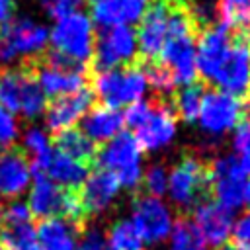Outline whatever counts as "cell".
Here are the masks:
<instances>
[{
	"mask_svg": "<svg viewBox=\"0 0 250 250\" xmlns=\"http://www.w3.org/2000/svg\"><path fill=\"white\" fill-rule=\"evenodd\" d=\"M125 125H129L135 133L133 137L141 145L143 150H162L166 148L178 131L176 111L168 102H135L123 113Z\"/></svg>",
	"mask_w": 250,
	"mask_h": 250,
	"instance_id": "obj_1",
	"label": "cell"
},
{
	"mask_svg": "<svg viewBox=\"0 0 250 250\" xmlns=\"http://www.w3.org/2000/svg\"><path fill=\"white\" fill-rule=\"evenodd\" d=\"M49 43L53 55L70 64L84 66L88 61H92L96 47L94 21L80 10L62 14L55 18L53 27L49 29Z\"/></svg>",
	"mask_w": 250,
	"mask_h": 250,
	"instance_id": "obj_2",
	"label": "cell"
},
{
	"mask_svg": "<svg viewBox=\"0 0 250 250\" xmlns=\"http://www.w3.org/2000/svg\"><path fill=\"white\" fill-rule=\"evenodd\" d=\"M25 205L31 217H39L41 221L61 217L78 227H82V223L86 221L76 189H64L41 174L29 186V195Z\"/></svg>",
	"mask_w": 250,
	"mask_h": 250,
	"instance_id": "obj_3",
	"label": "cell"
},
{
	"mask_svg": "<svg viewBox=\"0 0 250 250\" xmlns=\"http://www.w3.org/2000/svg\"><path fill=\"white\" fill-rule=\"evenodd\" d=\"M0 105L25 119H35L45 113L47 96L39 88L31 66H18L0 74Z\"/></svg>",
	"mask_w": 250,
	"mask_h": 250,
	"instance_id": "obj_4",
	"label": "cell"
},
{
	"mask_svg": "<svg viewBox=\"0 0 250 250\" xmlns=\"http://www.w3.org/2000/svg\"><path fill=\"white\" fill-rule=\"evenodd\" d=\"M96 160L102 170L115 176L119 188L137 189L143 182V148L133 133L121 131L105 146L96 152Z\"/></svg>",
	"mask_w": 250,
	"mask_h": 250,
	"instance_id": "obj_5",
	"label": "cell"
},
{
	"mask_svg": "<svg viewBox=\"0 0 250 250\" xmlns=\"http://www.w3.org/2000/svg\"><path fill=\"white\" fill-rule=\"evenodd\" d=\"M49 45V29L27 18L18 16L0 27V62L10 64L18 59H35Z\"/></svg>",
	"mask_w": 250,
	"mask_h": 250,
	"instance_id": "obj_6",
	"label": "cell"
},
{
	"mask_svg": "<svg viewBox=\"0 0 250 250\" xmlns=\"http://www.w3.org/2000/svg\"><path fill=\"white\" fill-rule=\"evenodd\" d=\"M92 84H94L92 94H96L102 100V105L113 109L141 102L148 88L145 72L139 64H127V66L96 72Z\"/></svg>",
	"mask_w": 250,
	"mask_h": 250,
	"instance_id": "obj_7",
	"label": "cell"
},
{
	"mask_svg": "<svg viewBox=\"0 0 250 250\" xmlns=\"http://www.w3.org/2000/svg\"><path fill=\"white\" fill-rule=\"evenodd\" d=\"M211 82L236 98L250 92V27L234 29L232 41Z\"/></svg>",
	"mask_w": 250,
	"mask_h": 250,
	"instance_id": "obj_8",
	"label": "cell"
},
{
	"mask_svg": "<svg viewBox=\"0 0 250 250\" xmlns=\"http://www.w3.org/2000/svg\"><path fill=\"white\" fill-rule=\"evenodd\" d=\"M209 189V174L207 166L197 156H182L180 162L168 174V189L172 203L180 209L195 207L205 191Z\"/></svg>",
	"mask_w": 250,
	"mask_h": 250,
	"instance_id": "obj_9",
	"label": "cell"
},
{
	"mask_svg": "<svg viewBox=\"0 0 250 250\" xmlns=\"http://www.w3.org/2000/svg\"><path fill=\"white\" fill-rule=\"evenodd\" d=\"M209 188L213 191V201L229 211H236L244 203V189L248 184V174L232 154L217 156L207 168Z\"/></svg>",
	"mask_w": 250,
	"mask_h": 250,
	"instance_id": "obj_10",
	"label": "cell"
},
{
	"mask_svg": "<svg viewBox=\"0 0 250 250\" xmlns=\"http://www.w3.org/2000/svg\"><path fill=\"white\" fill-rule=\"evenodd\" d=\"M31 68L45 96L61 98L86 88V66L70 64L61 57L53 55L51 51L43 61H39Z\"/></svg>",
	"mask_w": 250,
	"mask_h": 250,
	"instance_id": "obj_11",
	"label": "cell"
},
{
	"mask_svg": "<svg viewBox=\"0 0 250 250\" xmlns=\"http://www.w3.org/2000/svg\"><path fill=\"white\" fill-rule=\"evenodd\" d=\"M242 117H244V104L240 98L223 90H213L203 96L197 121L205 135L221 137L236 129Z\"/></svg>",
	"mask_w": 250,
	"mask_h": 250,
	"instance_id": "obj_12",
	"label": "cell"
},
{
	"mask_svg": "<svg viewBox=\"0 0 250 250\" xmlns=\"http://www.w3.org/2000/svg\"><path fill=\"white\" fill-rule=\"evenodd\" d=\"M137 35L131 27L119 25V27H107L102 31V35L96 39L92 62L96 72L119 68L133 64L137 57Z\"/></svg>",
	"mask_w": 250,
	"mask_h": 250,
	"instance_id": "obj_13",
	"label": "cell"
},
{
	"mask_svg": "<svg viewBox=\"0 0 250 250\" xmlns=\"http://www.w3.org/2000/svg\"><path fill=\"white\" fill-rule=\"evenodd\" d=\"M131 223L139 230L145 244H160L170 238L174 229V215L160 197L141 195L133 201Z\"/></svg>",
	"mask_w": 250,
	"mask_h": 250,
	"instance_id": "obj_14",
	"label": "cell"
},
{
	"mask_svg": "<svg viewBox=\"0 0 250 250\" xmlns=\"http://www.w3.org/2000/svg\"><path fill=\"white\" fill-rule=\"evenodd\" d=\"M174 0H154L148 4L146 12L141 18L137 35V51L145 57V61H156L162 53V47L168 39L170 16H172Z\"/></svg>",
	"mask_w": 250,
	"mask_h": 250,
	"instance_id": "obj_15",
	"label": "cell"
},
{
	"mask_svg": "<svg viewBox=\"0 0 250 250\" xmlns=\"http://www.w3.org/2000/svg\"><path fill=\"white\" fill-rule=\"evenodd\" d=\"M191 223L197 229L203 242L213 248H223L230 238L234 227L232 211L225 209L217 201H207V199L199 201L193 207Z\"/></svg>",
	"mask_w": 250,
	"mask_h": 250,
	"instance_id": "obj_16",
	"label": "cell"
},
{
	"mask_svg": "<svg viewBox=\"0 0 250 250\" xmlns=\"http://www.w3.org/2000/svg\"><path fill=\"white\" fill-rule=\"evenodd\" d=\"M234 29L219 23L209 25L203 31H199V39L195 45V66L197 74H201L205 80H213L230 41H232Z\"/></svg>",
	"mask_w": 250,
	"mask_h": 250,
	"instance_id": "obj_17",
	"label": "cell"
},
{
	"mask_svg": "<svg viewBox=\"0 0 250 250\" xmlns=\"http://www.w3.org/2000/svg\"><path fill=\"white\" fill-rule=\"evenodd\" d=\"M92 102H94V94L88 88L68 96L55 98L45 109V123L49 131L61 133V131L72 129L90 111Z\"/></svg>",
	"mask_w": 250,
	"mask_h": 250,
	"instance_id": "obj_18",
	"label": "cell"
},
{
	"mask_svg": "<svg viewBox=\"0 0 250 250\" xmlns=\"http://www.w3.org/2000/svg\"><path fill=\"white\" fill-rule=\"evenodd\" d=\"M119 182L115 180L113 174L105 172V170H96L90 172L88 178L84 180V184L76 189L80 205L84 215H98L104 213L105 209L111 207V203L115 201L117 193H119Z\"/></svg>",
	"mask_w": 250,
	"mask_h": 250,
	"instance_id": "obj_19",
	"label": "cell"
},
{
	"mask_svg": "<svg viewBox=\"0 0 250 250\" xmlns=\"http://www.w3.org/2000/svg\"><path fill=\"white\" fill-rule=\"evenodd\" d=\"M33 180V168L23 150L8 148L0 152V195L20 197L27 191Z\"/></svg>",
	"mask_w": 250,
	"mask_h": 250,
	"instance_id": "obj_20",
	"label": "cell"
},
{
	"mask_svg": "<svg viewBox=\"0 0 250 250\" xmlns=\"http://www.w3.org/2000/svg\"><path fill=\"white\" fill-rule=\"evenodd\" d=\"M150 0H90L92 21L107 27L137 23L146 12Z\"/></svg>",
	"mask_w": 250,
	"mask_h": 250,
	"instance_id": "obj_21",
	"label": "cell"
},
{
	"mask_svg": "<svg viewBox=\"0 0 250 250\" xmlns=\"http://www.w3.org/2000/svg\"><path fill=\"white\" fill-rule=\"evenodd\" d=\"M125 119L119 109L107 107V105H98L92 107L84 119H82V133L96 145V143H107L115 135L123 131Z\"/></svg>",
	"mask_w": 250,
	"mask_h": 250,
	"instance_id": "obj_22",
	"label": "cell"
},
{
	"mask_svg": "<svg viewBox=\"0 0 250 250\" xmlns=\"http://www.w3.org/2000/svg\"><path fill=\"white\" fill-rule=\"evenodd\" d=\"M35 236L39 250H74L80 227L61 217L43 219L35 229Z\"/></svg>",
	"mask_w": 250,
	"mask_h": 250,
	"instance_id": "obj_23",
	"label": "cell"
},
{
	"mask_svg": "<svg viewBox=\"0 0 250 250\" xmlns=\"http://www.w3.org/2000/svg\"><path fill=\"white\" fill-rule=\"evenodd\" d=\"M88 168L90 166L53 148V154L47 160L45 168L41 170V176H47L51 182H55L57 186H61L64 189H78L90 174Z\"/></svg>",
	"mask_w": 250,
	"mask_h": 250,
	"instance_id": "obj_24",
	"label": "cell"
},
{
	"mask_svg": "<svg viewBox=\"0 0 250 250\" xmlns=\"http://www.w3.org/2000/svg\"><path fill=\"white\" fill-rule=\"evenodd\" d=\"M55 150L90 166L92 160H96V145L80 131V129H66L57 133L55 137Z\"/></svg>",
	"mask_w": 250,
	"mask_h": 250,
	"instance_id": "obj_25",
	"label": "cell"
},
{
	"mask_svg": "<svg viewBox=\"0 0 250 250\" xmlns=\"http://www.w3.org/2000/svg\"><path fill=\"white\" fill-rule=\"evenodd\" d=\"M105 242L109 250H145V240L131 223V219H119L107 229Z\"/></svg>",
	"mask_w": 250,
	"mask_h": 250,
	"instance_id": "obj_26",
	"label": "cell"
},
{
	"mask_svg": "<svg viewBox=\"0 0 250 250\" xmlns=\"http://www.w3.org/2000/svg\"><path fill=\"white\" fill-rule=\"evenodd\" d=\"M23 148L31 156V160H29L31 168L41 174V170L45 168L47 160L53 154V145H51L47 133L43 129H39V127H29L23 133Z\"/></svg>",
	"mask_w": 250,
	"mask_h": 250,
	"instance_id": "obj_27",
	"label": "cell"
},
{
	"mask_svg": "<svg viewBox=\"0 0 250 250\" xmlns=\"http://www.w3.org/2000/svg\"><path fill=\"white\" fill-rule=\"evenodd\" d=\"M203 86L193 82L189 86H184L176 98H174V111L188 123L191 121H197V115H199V109H201V102H203Z\"/></svg>",
	"mask_w": 250,
	"mask_h": 250,
	"instance_id": "obj_28",
	"label": "cell"
},
{
	"mask_svg": "<svg viewBox=\"0 0 250 250\" xmlns=\"http://www.w3.org/2000/svg\"><path fill=\"white\" fill-rule=\"evenodd\" d=\"M166 250H207V244L199 236L191 219L182 217L178 223H174V229L170 232V244Z\"/></svg>",
	"mask_w": 250,
	"mask_h": 250,
	"instance_id": "obj_29",
	"label": "cell"
},
{
	"mask_svg": "<svg viewBox=\"0 0 250 250\" xmlns=\"http://www.w3.org/2000/svg\"><path fill=\"white\" fill-rule=\"evenodd\" d=\"M2 248L4 250H39L37 248V236L31 223L23 225H6L2 234Z\"/></svg>",
	"mask_w": 250,
	"mask_h": 250,
	"instance_id": "obj_30",
	"label": "cell"
},
{
	"mask_svg": "<svg viewBox=\"0 0 250 250\" xmlns=\"http://www.w3.org/2000/svg\"><path fill=\"white\" fill-rule=\"evenodd\" d=\"M215 10L223 25L230 29L250 27V0H219Z\"/></svg>",
	"mask_w": 250,
	"mask_h": 250,
	"instance_id": "obj_31",
	"label": "cell"
},
{
	"mask_svg": "<svg viewBox=\"0 0 250 250\" xmlns=\"http://www.w3.org/2000/svg\"><path fill=\"white\" fill-rule=\"evenodd\" d=\"M143 72H145V78H146V84L158 94V96H170L176 88L174 84V78L170 74V70L156 59V61H146L143 66Z\"/></svg>",
	"mask_w": 250,
	"mask_h": 250,
	"instance_id": "obj_32",
	"label": "cell"
},
{
	"mask_svg": "<svg viewBox=\"0 0 250 250\" xmlns=\"http://www.w3.org/2000/svg\"><path fill=\"white\" fill-rule=\"evenodd\" d=\"M141 184L146 189V195L162 197L168 189V170L162 164H152L146 172H143Z\"/></svg>",
	"mask_w": 250,
	"mask_h": 250,
	"instance_id": "obj_33",
	"label": "cell"
},
{
	"mask_svg": "<svg viewBox=\"0 0 250 250\" xmlns=\"http://www.w3.org/2000/svg\"><path fill=\"white\" fill-rule=\"evenodd\" d=\"M232 148H234V156L240 162V166L246 170V174H250V121H242L236 127Z\"/></svg>",
	"mask_w": 250,
	"mask_h": 250,
	"instance_id": "obj_34",
	"label": "cell"
},
{
	"mask_svg": "<svg viewBox=\"0 0 250 250\" xmlns=\"http://www.w3.org/2000/svg\"><path fill=\"white\" fill-rule=\"evenodd\" d=\"M20 137V125L14 113L0 105V152L8 150Z\"/></svg>",
	"mask_w": 250,
	"mask_h": 250,
	"instance_id": "obj_35",
	"label": "cell"
},
{
	"mask_svg": "<svg viewBox=\"0 0 250 250\" xmlns=\"http://www.w3.org/2000/svg\"><path fill=\"white\" fill-rule=\"evenodd\" d=\"M74 250H109L105 236L98 229H88L78 236Z\"/></svg>",
	"mask_w": 250,
	"mask_h": 250,
	"instance_id": "obj_36",
	"label": "cell"
},
{
	"mask_svg": "<svg viewBox=\"0 0 250 250\" xmlns=\"http://www.w3.org/2000/svg\"><path fill=\"white\" fill-rule=\"evenodd\" d=\"M2 221L6 225H23V223H31V213L27 209L25 203L14 201L6 207V211L2 213Z\"/></svg>",
	"mask_w": 250,
	"mask_h": 250,
	"instance_id": "obj_37",
	"label": "cell"
},
{
	"mask_svg": "<svg viewBox=\"0 0 250 250\" xmlns=\"http://www.w3.org/2000/svg\"><path fill=\"white\" fill-rule=\"evenodd\" d=\"M45 10L53 16V18H59L62 14H68V12H74L78 10V6L84 2V0H41Z\"/></svg>",
	"mask_w": 250,
	"mask_h": 250,
	"instance_id": "obj_38",
	"label": "cell"
},
{
	"mask_svg": "<svg viewBox=\"0 0 250 250\" xmlns=\"http://www.w3.org/2000/svg\"><path fill=\"white\" fill-rule=\"evenodd\" d=\"M232 236L236 246H250V213L242 215L234 227H232Z\"/></svg>",
	"mask_w": 250,
	"mask_h": 250,
	"instance_id": "obj_39",
	"label": "cell"
},
{
	"mask_svg": "<svg viewBox=\"0 0 250 250\" xmlns=\"http://www.w3.org/2000/svg\"><path fill=\"white\" fill-rule=\"evenodd\" d=\"M14 16V0H0V27Z\"/></svg>",
	"mask_w": 250,
	"mask_h": 250,
	"instance_id": "obj_40",
	"label": "cell"
},
{
	"mask_svg": "<svg viewBox=\"0 0 250 250\" xmlns=\"http://www.w3.org/2000/svg\"><path fill=\"white\" fill-rule=\"evenodd\" d=\"M244 203H248L250 207V182L246 184V189H244Z\"/></svg>",
	"mask_w": 250,
	"mask_h": 250,
	"instance_id": "obj_41",
	"label": "cell"
},
{
	"mask_svg": "<svg viewBox=\"0 0 250 250\" xmlns=\"http://www.w3.org/2000/svg\"><path fill=\"white\" fill-rule=\"evenodd\" d=\"M221 250H238V246H236V244H234V246H229V244H225Z\"/></svg>",
	"mask_w": 250,
	"mask_h": 250,
	"instance_id": "obj_42",
	"label": "cell"
},
{
	"mask_svg": "<svg viewBox=\"0 0 250 250\" xmlns=\"http://www.w3.org/2000/svg\"><path fill=\"white\" fill-rule=\"evenodd\" d=\"M246 113H248V121H250V104H248V109H246Z\"/></svg>",
	"mask_w": 250,
	"mask_h": 250,
	"instance_id": "obj_43",
	"label": "cell"
},
{
	"mask_svg": "<svg viewBox=\"0 0 250 250\" xmlns=\"http://www.w3.org/2000/svg\"><path fill=\"white\" fill-rule=\"evenodd\" d=\"M0 227H2V207H0Z\"/></svg>",
	"mask_w": 250,
	"mask_h": 250,
	"instance_id": "obj_44",
	"label": "cell"
},
{
	"mask_svg": "<svg viewBox=\"0 0 250 250\" xmlns=\"http://www.w3.org/2000/svg\"><path fill=\"white\" fill-rule=\"evenodd\" d=\"M0 250H4V248H2V246H0Z\"/></svg>",
	"mask_w": 250,
	"mask_h": 250,
	"instance_id": "obj_45",
	"label": "cell"
}]
</instances>
